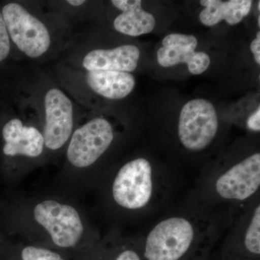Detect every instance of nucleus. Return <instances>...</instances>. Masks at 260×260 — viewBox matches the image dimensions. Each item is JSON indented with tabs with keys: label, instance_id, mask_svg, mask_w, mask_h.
I'll return each mask as SVG.
<instances>
[{
	"label": "nucleus",
	"instance_id": "9d476101",
	"mask_svg": "<svg viewBox=\"0 0 260 260\" xmlns=\"http://www.w3.org/2000/svg\"><path fill=\"white\" fill-rule=\"evenodd\" d=\"M220 241L217 260H260V196L236 215Z\"/></svg>",
	"mask_w": 260,
	"mask_h": 260
},
{
	"label": "nucleus",
	"instance_id": "6ab92c4d",
	"mask_svg": "<svg viewBox=\"0 0 260 260\" xmlns=\"http://www.w3.org/2000/svg\"><path fill=\"white\" fill-rule=\"evenodd\" d=\"M251 51L254 54V59L258 64H260V32L258 31L256 37L251 44Z\"/></svg>",
	"mask_w": 260,
	"mask_h": 260
},
{
	"label": "nucleus",
	"instance_id": "4be33fe9",
	"mask_svg": "<svg viewBox=\"0 0 260 260\" xmlns=\"http://www.w3.org/2000/svg\"><path fill=\"white\" fill-rule=\"evenodd\" d=\"M258 9L260 10V2H258Z\"/></svg>",
	"mask_w": 260,
	"mask_h": 260
},
{
	"label": "nucleus",
	"instance_id": "0eeeda50",
	"mask_svg": "<svg viewBox=\"0 0 260 260\" xmlns=\"http://www.w3.org/2000/svg\"><path fill=\"white\" fill-rule=\"evenodd\" d=\"M191 191L203 204L237 215L260 196L259 152L222 159L205 168Z\"/></svg>",
	"mask_w": 260,
	"mask_h": 260
},
{
	"label": "nucleus",
	"instance_id": "f03ea898",
	"mask_svg": "<svg viewBox=\"0 0 260 260\" xmlns=\"http://www.w3.org/2000/svg\"><path fill=\"white\" fill-rule=\"evenodd\" d=\"M236 215L203 204L191 190L133 236L144 260H210Z\"/></svg>",
	"mask_w": 260,
	"mask_h": 260
},
{
	"label": "nucleus",
	"instance_id": "412c9836",
	"mask_svg": "<svg viewBox=\"0 0 260 260\" xmlns=\"http://www.w3.org/2000/svg\"><path fill=\"white\" fill-rule=\"evenodd\" d=\"M258 25H259V27L260 26V15L258 17Z\"/></svg>",
	"mask_w": 260,
	"mask_h": 260
},
{
	"label": "nucleus",
	"instance_id": "423d86ee",
	"mask_svg": "<svg viewBox=\"0 0 260 260\" xmlns=\"http://www.w3.org/2000/svg\"><path fill=\"white\" fill-rule=\"evenodd\" d=\"M21 90L40 119L49 164L60 161L84 109L61 88L51 73L34 68L24 72Z\"/></svg>",
	"mask_w": 260,
	"mask_h": 260
},
{
	"label": "nucleus",
	"instance_id": "dca6fc26",
	"mask_svg": "<svg viewBox=\"0 0 260 260\" xmlns=\"http://www.w3.org/2000/svg\"><path fill=\"white\" fill-rule=\"evenodd\" d=\"M18 260H65L59 251L26 242L16 246Z\"/></svg>",
	"mask_w": 260,
	"mask_h": 260
},
{
	"label": "nucleus",
	"instance_id": "6e6552de",
	"mask_svg": "<svg viewBox=\"0 0 260 260\" xmlns=\"http://www.w3.org/2000/svg\"><path fill=\"white\" fill-rule=\"evenodd\" d=\"M21 95L19 114L8 118L0 129L5 178L13 186L49 164L37 110L23 92Z\"/></svg>",
	"mask_w": 260,
	"mask_h": 260
},
{
	"label": "nucleus",
	"instance_id": "7ed1b4c3",
	"mask_svg": "<svg viewBox=\"0 0 260 260\" xmlns=\"http://www.w3.org/2000/svg\"><path fill=\"white\" fill-rule=\"evenodd\" d=\"M10 232L26 242L55 249H86L102 237L78 200L57 193L23 194L7 210Z\"/></svg>",
	"mask_w": 260,
	"mask_h": 260
},
{
	"label": "nucleus",
	"instance_id": "f257e3e1",
	"mask_svg": "<svg viewBox=\"0 0 260 260\" xmlns=\"http://www.w3.org/2000/svg\"><path fill=\"white\" fill-rule=\"evenodd\" d=\"M184 181L177 172L142 155L116 161L93 191L98 208L111 227L123 229L158 217L181 198Z\"/></svg>",
	"mask_w": 260,
	"mask_h": 260
},
{
	"label": "nucleus",
	"instance_id": "4468645a",
	"mask_svg": "<svg viewBox=\"0 0 260 260\" xmlns=\"http://www.w3.org/2000/svg\"><path fill=\"white\" fill-rule=\"evenodd\" d=\"M88 249L96 260H144L134 236L119 228L110 227Z\"/></svg>",
	"mask_w": 260,
	"mask_h": 260
},
{
	"label": "nucleus",
	"instance_id": "2eb2a0df",
	"mask_svg": "<svg viewBox=\"0 0 260 260\" xmlns=\"http://www.w3.org/2000/svg\"><path fill=\"white\" fill-rule=\"evenodd\" d=\"M200 3L205 7L200 20L206 26H214L223 20L229 25H237L249 14L252 5L251 0H201Z\"/></svg>",
	"mask_w": 260,
	"mask_h": 260
},
{
	"label": "nucleus",
	"instance_id": "9b49d317",
	"mask_svg": "<svg viewBox=\"0 0 260 260\" xmlns=\"http://www.w3.org/2000/svg\"><path fill=\"white\" fill-rule=\"evenodd\" d=\"M219 123L216 110L205 99H194L181 109L177 140L188 153L200 154L211 148L216 140Z\"/></svg>",
	"mask_w": 260,
	"mask_h": 260
},
{
	"label": "nucleus",
	"instance_id": "f8f14e48",
	"mask_svg": "<svg viewBox=\"0 0 260 260\" xmlns=\"http://www.w3.org/2000/svg\"><path fill=\"white\" fill-rule=\"evenodd\" d=\"M198 39L194 36L171 34L162 39V47L157 52L159 64L165 68L185 63L191 74H203L210 64L206 53L195 51Z\"/></svg>",
	"mask_w": 260,
	"mask_h": 260
},
{
	"label": "nucleus",
	"instance_id": "20e7f679",
	"mask_svg": "<svg viewBox=\"0 0 260 260\" xmlns=\"http://www.w3.org/2000/svg\"><path fill=\"white\" fill-rule=\"evenodd\" d=\"M125 130L109 118L84 109L63 154L51 191L78 200L93 191L101 178L116 161L114 156Z\"/></svg>",
	"mask_w": 260,
	"mask_h": 260
},
{
	"label": "nucleus",
	"instance_id": "f3484780",
	"mask_svg": "<svg viewBox=\"0 0 260 260\" xmlns=\"http://www.w3.org/2000/svg\"><path fill=\"white\" fill-rule=\"evenodd\" d=\"M14 50L2 11H0V63L6 61Z\"/></svg>",
	"mask_w": 260,
	"mask_h": 260
},
{
	"label": "nucleus",
	"instance_id": "1a4fd4ad",
	"mask_svg": "<svg viewBox=\"0 0 260 260\" xmlns=\"http://www.w3.org/2000/svg\"><path fill=\"white\" fill-rule=\"evenodd\" d=\"M140 56L139 48L134 44H121L113 48L93 47L75 37L69 49L57 61L84 71L131 73L136 70Z\"/></svg>",
	"mask_w": 260,
	"mask_h": 260
},
{
	"label": "nucleus",
	"instance_id": "a211bd4d",
	"mask_svg": "<svg viewBox=\"0 0 260 260\" xmlns=\"http://www.w3.org/2000/svg\"><path fill=\"white\" fill-rule=\"evenodd\" d=\"M246 126L248 129L255 133H259L260 131V108L256 109L254 114L249 116L246 121Z\"/></svg>",
	"mask_w": 260,
	"mask_h": 260
},
{
	"label": "nucleus",
	"instance_id": "39448f33",
	"mask_svg": "<svg viewBox=\"0 0 260 260\" xmlns=\"http://www.w3.org/2000/svg\"><path fill=\"white\" fill-rule=\"evenodd\" d=\"M17 59L58 60L74 42L75 25L45 1H13L1 10Z\"/></svg>",
	"mask_w": 260,
	"mask_h": 260
},
{
	"label": "nucleus",
	"instance_id": "aec40b11",
	"mask_svg": "<svg viewBox=\"0 0 260 260\" xmlns=\"http://www.w3.org/2000/svg\"><path fill=\"white\" fill-rule=\"evenodd\" d=\"M216 255H215V254H213V255H212L211 256V258H210V260H217V258H216V256H215Z\"/></svg>",
	"mask_w": 260,
	"mask_h": 260
},
{
	"label": "nucleus",
	"instance_id": "ddd939ff",
	"mask_svg": "<svg viewBox=\"0 0 260 260\" xmlns=\"http://www.w3.org/2000/svg\"><path fill=\"white\" fill-rule=\"evenodd\" d=\"M111 3L121 12L113 21L116 32L128 37H137L153 31L155 19L143 9L140 0H112Z\"/></svg>",
	"mask_w": 260,
	"mask_h": 260
}]
</instances>
